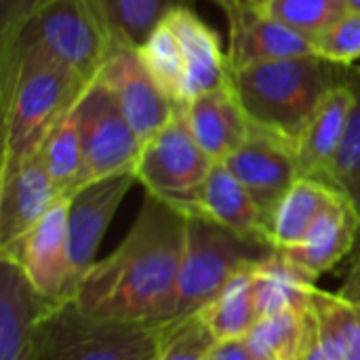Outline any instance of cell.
Wrapping results in <instances>:
<instances>
[{
    "mask_svg": "<svg viewBox=\"0 0 360 360\" xmlns=\"http://www.w3.org/2000/svg\"><path fill=\"white\" fill-rule=\"evenodd\" d=\"M188 213L146 192L124 240L78 283L72 304L86 316L118 323L175 319Z\"/></svg>",
    "mask_w": 360,
    "mask_h": 360,
    "instance_id": "6da1fadb",
    "label": "cell"
},
{
    "mask_svg": "<svg viewBox=\"0 0 360 360\" xmlns=\"http://www.w3.org/2000/svg\"><path fill=\"white\" fill-rule=\"evenodd\" d=\"M84 82L44 51L0 44L2 160L0 173L38 154L51 129L74 108Z\"/></svg>",
    "mask_w": 360,
    "mask_h": 360,
    "instance_id": "7a4b0ae2",
    "label": "cell"
},
{
    "mask_svg": "<svg viewBox=\"0 0 360 360\" xmlns=\"http://www.w3.org/2000/svg\"><path fill=\"white\" fill-rule=\"evenodd\" d=\"M342 72L319 55H302L230 72V82L251 127L295 150L325 95L342 82Z\"/></svg>",
    "mask_w": 360,
    "mask_h": 360,
    "instance_id": "3957f363",
    "label": "cell"
},
{
    "mask_svg": "<svg viewBox=\"0 0 360 360\" xmlns=\"http://www.w3.org/2000/svg\"><path fill=\"white\" fill-rule=\"evenodd\" d=\"M184 323L99 321L72 302L51 304L36 327V352L38 360H156Z\"/></svg>",
    "mask_w": 360,
    "mask_h": 360,
    "instance_id": "277c9868",
    "label": "cell"
},
{
    "mask_svg": "<svg viewBox=\"0 0 360 360\" xmlns=\"http://www.w3.org/2000/svg\"><path fill=\"white\" fill-rule=\"evenodd\" d=\"M272 251L274 247L240 236L200 213H188L173 316L200 314L238 274Z\"/></svg>",
    "mask_w": 360,
    "mask_h": 360,
    "instance_id": "5b68a950",
    "label": "cell"
},
{
    "mask_svg": "<svg viewBox=\"0 0 360 360\" xmlns=\"http://www.w3.org/2000/svg\"><path fill=\"white\" fill-rule=\"evenodd\" d=\"M2 42L30 44L68 65L84 84L99 76L112 44L89 0H44Z\"/></svg>",
    "mask_w": 360,
    "mask_h": 360,
    "instance_id": "8992f818",
    "label": "cell"
},
{
    "mask_svg": "<svg viewBox=\"0 0 360 360\" xmlns=\"http://www.w3.org/2000/svg\"><path fill=\"white\" fill-rule=\"evenodd\" d=\"M213 165L215 160L198 146L184 105H177L169 122L141 143L133 173L146 192L192 213Z\"/></svg>",
    "mask_w": 360,
    "mask_h": 360,
    "instance_id": "52a82bcc",
    "label": "cell"
},
{
    "mask_svg": "<svg viewBox=\"0 0 360 360\" xmlns=\"http://www.w3.org/2000/svg\"><path fill=\"white\" fill-rule=\"evenodd\" d=\"M72 114L84 154V184L133 173L143 141L133 131L118 99L101 76L84 86Z\"/></svg>",
    "mask_w": 360,
    "mask_h": 360,
    "instance_id": "ba28073f",
    "label": "cell"
},
{
    "mask_svg": "<svg viewBox=\"0 0 360 360\" xmlns=\"http://www.w3.org/2000/svg\"><path fill=\"white\" fill-rule=\"evenodd\" d=\"M0 259L13 262L38 297L53 304L70 302L72 264L68 238V196L57 200L46 215L13 247L0 251Z\"/></svg>",
    "mask_w": 360,
    "mask_h": 360,
    "instance_id": "9c48e42d",
    "label": "cell"
},
{
    "mask_svg": "<svg viewBox=\"0 0 360 360\" xmlns=\"http://www.w3.org/2000/svg\"><path fill=\"white\" fill-rule=\"evenodd\" d=\"M135 181V173L110 175L89 181L68 196V238L72 264L70 300L82 276L93 268L101 238Z\"/></svg>",
    "mask_w": 360,
    "mask_h": 360,
    "instance_id": "30bf717a",
    "label": "cell"
},
{
    "mask_svg": "<svg viewBox=\"0 0 360 360\" xmlns=\"http://www.w3.org/2000/svg\"><path fill=\"white\" fill-rule=\"evenodd\" d=\"M228 21V65L238 72L257 63L289 57L314 55V40L278 19L266 15L259 6L226 0L219 2Z\"/></svg>",
    "mask_w": 360,
    "mask_h": 360,
    "instance_id": "8fae6325",
    "label": "cell"
},
{
    "mask_svg": "<svg viewBox=\"0 0 360 360\" xmlns=\"http://www.w3.org/2000/svg\"><path fill=\"white\" fill-rule=\"evenodd\" d=\"M221 162L238 177L268 219L281 198L302 177L295 150L255 127H251L249 137Z\"/></svg>",
    "mask_w": 360,
    "mask_h": 360,
    "instance_id": "7c38bea8",
    "label": "cell"
},
{
    "mask_svg": "<svg viewBox=\"0 0 360 360\" xmlns=\"http://www.w3.org/2000/svg\"><path fill=\"white\" fill-rule=\"evenodd\" d=\"M99 76L112 89L127 120L141 141L167 124L177 110V103L143 68L135 49H114L108 55Z\"/></svg>",
    "mask_w": 360,
    "mask_h": 360,
    "instance_id": "4fadbf2b",
    "label": "cell"
},
{
    "mask_svg": "<svg viewBox=\"0 0 360 360\" xmlns=\"http://www.w3.org/2000/svg\"><path fill=\"white\" fill-rule=\"evenodd\" d=\"M61 198L40 154L0 173V251L27 234Z\"/></svg>",
    "mask_w": 360,
    "mask_h": 360,
    "instance_id": "5bb4252c",
    "label": "cell"
},
{
    "mask_svg": "<svg viewBox=\"0 0 360 360\" xmlns=\"http://www.w3.org/2000/svg\"><path fill=\"white\" fill-rule=\"evenodd\" d=\"M360 236V211L344 196L335 194L327 209L312 224L304 240L281 251L302 272L319 281L335 268L356 247Z\"/></svg>",
    "mask_w": 360,
    "mask_h": 360,
    "instance_id": "9a60e30c",
    "label": "cell"
},
{
    "mask_svg": "<svg viewBox=\"0 0 360 360\" xmlns=\"http://www.w3.org/2000/svg\"><path fill=\"white\" fill-rule=\"evenodd\" d=\"M165 21L175 32L184 57V103L230 80L228 53L221 49L217 32L194 11V6L173 8Z\"/></svg>",
    "mask_w": 360,
    "mask_h": 360,
    "instance_id": "2e32d148",
    "label": "cell"
},
{
    "mask_svg": "<svg viewBox=\"0 0 360 360\" xmlns=\"http://www.w3.org/2000/svg\"><path fill=\"white\" fill-rule=\"evenodd\" d=\"M188 124L198 146L215 160H226L251 133V122L232 82L200 93L184 103Z\"/></svg>",
    "mask_w": 360,
    "mask_h": 360,
    "instance_id": "e0dca14e",
    "label": "cell"
},
{
    "mask_svg": "<svg viewBox=\"0 0 360 360\" xmlns=\"http://www.w3.org/2000/svg\"><path fill=\"white\" fill-rule=\"evenodd\" d=\"M51 304L32 291L13 262L0 259V360H38L36 327Z\"/></svg>",
    "mask_w": 360,
    "mask_h": 360,
    "instance_id": "ac0fdd59",
    "label": "cell"
},
{
    "mask_svg": "<svg viewBox=\"0 0 360 360\" xmlns=\"http://www.w3.org/2000/svg\"><path fill=\"white\" fill-rule=\"evenodd\" d=\"M192 213H200L240 236L272 247L268 215L257 207L253 196L226 167V162L213 165L196 196Z\"/></svg>",
    "mask_w": 360,
    "mask_h": 360,
    "instance_id": "d6986e66",
    "label": "cell"
},
{
    "mask_svg": "<svg viewBox=\"0 0 360 360\" xmlns=\"http://www.w3.org/2000/svg\"><path fill=\"white\" fill-rule=\"evenodd\" d=\"M352 101V91L344 80L325 95L295 146L302 177H314L323 181L346 137Z\"/></svg>",
    "mask_w": 360,
    "mask_h": 360,
    "instance_id": "ffe728a7",
    "label": "cell"
},
{
    "mask_svg": "<svg viewBox=\"0 0 360 360\" xmlns=\"http://www.w3.org/2000/svg\"><path fill=\"white\" fill-rule=\"evenodd\" d=\"M316 281L291 264L278 249L251 268V293L257 321L287 308H308Z\"/></svg>",
    "mask_w": 360,
    "mask_h": 360,
    "instance_id": "44dd1931",
    "label": "cell"
},
{
    "mask_svg": "<svg viewBox=\"0 0 360 360\" xmlns=\"http://www.w3.org/2000/svg\"><path fill=\"white\" fill-rule=\"evenodd\" d=\"M194 0H89L114 49H139L152 30L179 6Z\"/></svg>",
    "mask_w": 360,
    "mask_h": 360,
    "instance_id": "7402d4cb",
    "label": "cell"
},
{
    "mask_svg": "<svg viewBox=\"0 0 360 360\" xmlns=\"http://www.w3.org/2000/svg\"><path fill=\"white\" fill-rule=\"evenodd\" d=\"M335 194L338 190L321 179L300 177L270 215L272 247L285 251L300 245Z\"/></svg>",
    "mask_w": 360,
    "mask_h": 360,
    "instance_id": "603a6c76",
    "label": "cell"
},
{
    "mask_svg": "<svg viewBox=\"0 0 360 360\" xmlns=\"http://www.w3.org/2000/svg\"><path fill=\"white\" fill-rule=\"evenodd\" d=\"M38 154L61 196H70L84 184V154L72 110L51 129Z\"/></svg>",
    "mask_w": 360,
    "mask_h": 360,
    "instance_id": "cb8c5ba5",
    "label": "cell"
},
{
    "mask_svg": "<svg viewBox=\"0 0 360 360\" xmlns=\"http://www.w3.org/2000/svg\"><path fill=\"white\" fill-rule=\"evenodd\" d=\"M200 316L217 342L247 338L257 323L251 293V268L238 274L205 310H200Z\"/></svg>",
    "mask_w": 360,
    "mask_h": 360,
    "instance_id": "d4e9b609",
    "label": "cell"
},
{
    "mask_svg": "<svg viewBox=\"0 0 360 360\" xmlns=\"http://www.w3.org/2000/svg\"><path fill=\"white\" fill-rule=\"evenodd\" d=\"M342 80L352 91V112L346 129V137L329 165L323 181L344 194L360 211V65L344 68Z\"/></svg>",
    "mask_w": 360,
    "mask_h": 360,
    "instance_id": "484cf974",
    "label": "cell"
},
{
    "mask_svg": "<svg viewBox=\"0 0 360 360\" xmlns=\"http://www.w3.org/2000/svg\"><path fill=\"white\" fill-rule=\"evenodd\" d=\"M137 55H139L143 68L156 80V84L177 105H184L186 68H184V57H181L177 36L167 21L158 23L152 30V34L137 49Z\"/></svg>",
    "mask_w": 360,
    "mask_h": 360,
    "instance_id": "4316f807",
    "label": "cell"
},
{
    "mask_svg": "<svg viewBox=\"0 0 360 360\" xmlns=\"http://www.w3.org/2000/svg\"><path fill=\"white\" fill-rule=\"evenodd\" d=\"M308 308H287L259 319L247 342L264 360H300Z\"/></svg>",
    "mask_w": 360,
    "mask_h": 360,
    "instance_id": "83f0119b",
    "label": "cell"
},
{
    "mask_svg": "<svg viewBox=\"0 0 360 360\" xmlns=\"http://www.w3.org/2000/svg\"><path fill=\"white\" fill-rule=\"evenodd\" d=\"M312 306L327 338L333 342L340 360H360V306L316 287Z\"/></svg>",
    "mask_w": 360,
    "mask_h": 360,
    "instance_id": "f1b7e54d",
    "label": "cell"
},
{
    "mask_svg": "<svg viewBox=\"0 0 360 360\" xmlns=\"http://www.w3.org/2000/svg\"><path fill=\"white\" fill-rule=\"evenodd\" d=\"M259 8L310 38L331 27L350 11L348 0H266Z\"/></svg>",
    "mask_w": 360,
    "mask_h": 360,
    "instance_id": "f546056e",
    "label": "cell"
},
{
    "mask_svg": "<svg viewBox=\"0 0 360 360\" xmlns=\"http://www.w3.org/2000/svg\"><path fill=\"white\" fill-rule=\"evenodd\" d=\"M314 40V55L340 68L360 65V13L348 11L340 21L321 32Z\"/></svg>",
    "mask_w": 360,
    "mask_h": 360,
    "instance_id": "4dcf8cb0",
    "label": "cell"
},
{
    "mask_svg": "<svg viewBox=\"0 0 360 360\" xmlns=\"http://www.w3.org/2000/svg\"><path fill=\"white\" fill-rule=\"evenodd\" d=\"M217 340L200 314L186 319L156 360H207Z\"/></svg>",
    "mask_w": 360,
    "mask_h": 360,
    "instance_id": "1f68e13d",
    "label": "cell"
},
{
    "mask_svg": "<svg viewBox=\"0 0 360 360\" xmlns=\"http://www.w3.org/2000/svg\"><path fill=\"white\" fill-rule=\"evenodd\" d=\"M300 360H340L333 342L327 338V333L323 331V327L319 323V316H316L312 304L306 312V331H304Z\"/></svg>",
    "mask_w": 360,
    "mask_h": 360,
    "instance_id": "d6a6232c",
    "label": "cell"
},
{
    "mask_svg": "<svg viewBox=\"0 0 360 360\" xmlns=\"http://www.w3.org/2000/svg\"><path fill=\"white\" fill-rule=\"evenodd\" d=\"M40 2L44 0H0V36H6L21 25Z\"/></svg>",
    "mask_w": 360,
    "mask_h": 360,
    "instance_id": "836d02e7",
    "label": "cell"
},
{
    "mask_svg": "<svg viewBox=\"0 0 360 360\" xmlns=\"http://www.w3.org/2000/svg\"><path fill=\"white\" fill-rule=\"evenodd\" d=\"M209 360H264L247 342V338L238 340H228V342H217L215 348L211 350Z\"/></svg>",
    "mask_w": 360,
    "mask_h": 360,
    "instance_id": "e575fe53",
    "label": "cell"
},
{
    "mask_svg": "<svg viewBox=\"0 0 360 360\" xmlns=\"http://www.w3.org/2000/svg\"><path fill=\"white\" fill-rule=\"evenodd\" d=\"M338 293L354 304L360 306V236L356 247H354V257L350 262V268H348V274L342 283V287L338 289Z\"/></svg>",
    "mask_w": 360,
    "mask_h": 360,
    "instance_id": "d590c367",
    "label": "cell"
},
{
    "mask_svg": "<svg viewBox=\"0 0 360 360\" xmlns=\"http://www.w3.org/2000/svg\"><path fill=\"white\" fill-rule=\"evenodd\" d=\"M213 2H226V0H213ZM236 2H247V4H255V6H259V4H264L266 0H236Z\"/></svg>",
    "mask_w": 360,
    "mask_h": 360,
    "instance_id": "8d00e7d4",
    "label": "cell"
},
{
    "mask_svg": "<svg viewBox=\"0 0 360 360\" xmlns=\"http://www.w3.org/2000/svg\"><path fill=\"white\" fill-rule=\"evenodd\" d=\"M348 8H350V11H356V13H360V0H348Z\"/></svg>",
    "mask_w": 360,
    "mask_h": 360,
    "instance_id": "74e56055",
    "label": "cell"
},
{
    "mask_svg": "<svg viewBox=\"0 0 360 360\" xmlns=\"http://www.w3.org/2000/svg\"><path fill=\"white\" fill-rule=\"evenodd\" d=\"M207 360H209V359H207Z\"/></svg>",
    "mask_w": 360,
    "mask_h": 360,
    "instance_id": "f35d334b",
    "label": "cell"
}]
</instances>
